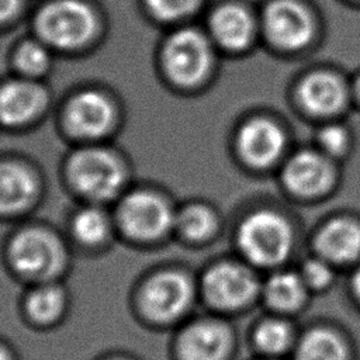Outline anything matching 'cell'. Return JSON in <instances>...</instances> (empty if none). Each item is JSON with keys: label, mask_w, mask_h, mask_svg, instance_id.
<instances>
[{"label": "cell", "mask_w": 360, "mask_h": 360, "mask_svg": "<svg viewBox=\"0 0 360 360\" xmlns=\"http://www.w3.org/2000/svg\"><path fill=\"white\" fill-rule=\"evenodd\" d=\"M198 287L179 270L149 276L132 300V312L139 325L156 332H172L194 314Z\"/></svg>", "instance_id": "cell-1"}, {"label": "cell", "mask_w": 360, "mask_h": 360, "mask_svg": "<svg viewBox=\"0 0 360 360\" xmlns=\"http://www.w3.org/2000/svg\"><path fill=\"white\" fill-rule=\"evenodd\" d=\"M170 333V360H229L233 354L235 333L221 315H193Z\"/></svg>", "instance_id": "cell-2"}, {"label": "cell", "mask_w": 360, "mask_h": 360, "mask_svg": "<svg viewBox=\"0 0 360 360\" xmlns=\"http://www.w3.org/2000/svg\"><path fill=\"white\" fill-rule=\"evenodd\" d=\"M236 242L248 262L269 267L287 259L294 236L291 225L284 217L274 211L260 210L240 222Z\"/></svg>", "instance_id": "cell-3"}, {"label": "cell", "mask_w": 360, "mask_h": 360, "mask_svg": "<svg viewBox=\"0 0 360 360\" xmlns=\"http://www.w3.org/2000/svg\"><path fill=\"white\" fill-rule=\"evenodd\" d=\"M257 290L259 284L248 267L224 262L205 270L198 285V297L210 312L224 316L245 309Z\"/></svg>", "instance_id": "cell-4"}, {"label": "cell", "mask_w": 360, "mask_h": 360, "mask_svg": "<svg viewBox=\"0 0 360 360\" xmlns=\"http://www.w3.org/2000/svg\"><path fill=\"white\" fill-rule=\"evenodd\" d=\"M8 260L13 271L31 284L56 281L63 264L58 240L44 229H25L11 242Z\"/></svg>", "instance_id": "cell-5"}, {"label": "cell", "mask_w": 360, "mask_h": 360, "mask_svg": "<svg viewBox=\"0 0 360 360\" xmlns=\"http://www.w3.org/2000/svg\"><path fill=\"white\" fill-rule=\"evenodd\" d=\"M37 30L44 42L59 49H76L91 38L96 18L79 0H55L38 13Z\"/></svg>", "instance_id": "cell-6"}, {"label": "cell", "mask_w": 360, "mask_h": 360, "mask_svg": "<svg viewBox=\"0 0 360 360\" xmlns=\"http://www.w3.org/2000/svg\"><path fill=\"white\" fill-rule=\"evenodd\" d=\"M69 179L83 195L105 201L121 190L124 170L120 160L107 149L87 148L72 156Z\"/></svg>", "instance_id": "cell-7"}, {"label": "cell", "mask_w": 360, "mask_h": 360, "mask_svg": "<svg viewBox=\"0 0 360 360\" xmlns=\"http://www.w3.org/2000/svg\"><path fill=\"white\" fill-rule=\"evenodd\" d=\"M212 53L207 38L195 30H180L166 42L163 63L170 79L191 86L204 79L210 70Z\"/></svg>", "instance_id": "cell-8"}, {"label": "cell", "mask_w": 360, "mask_h": 360, "mask_svg": "<svg viewBox=\"0 0 360 360\" xmlns=\"http://www.w3.org/2000/svg\"><path fill=\"white\" fill-rule=\"evenodd\" d=\"M118 217L125 232L141 240L163 236L176 221L170 205L162 197L146 191L127 195L121 202Z\"/></svg>", "instance_id": "cell-9"}, {"label": "cell", "mask_w": 360, "mask_h": 360, "mask_svg": "<svg viewBox=\"0 0 360 360\" xmlns=\"http://www.w3.org/2000/svg\"><path fill=\"white\" fill-rule=\"evenodd\" d=\"M21 323L35 332L60 328L70 312V298L58 281L32 284L20 301Z\"/></svg>", "instance_id": "cell-10"}, {"label": "cell", "mask_w": 360, "mask_h": 360, "mask_svg": "<svg viewBox=\"0 0 360 360\" xmlns=\"http://www.w3.org/2000/svg\"><path fill=\"white\" fill-rule=\"evenodd\" d=\"M264 32L283 49H301L312 38L314 24L308 11L294 0H276L264 10Z\"/></svg>", "instance_id": "cell-11"}, {"label": "cell", "mask_w": 360, "mask_h": 360, "mask_svg": "<svg viewBox=\"0 0 360 360\" xmlns=\"http://www.w3.org/2000/svg\"><path fill=\"white\" fill-rule=\"evenodd\" d=\"M114 121V108L110 100L98 91H82L75 96L66 108V125L70 132L82 138L104 135Z\"/></svg>", "instance_id": "cell-12"}, {"label": "cell", "mask_w": 360, "mask_h": 360, "mask_svg": "<svg viewBox=\"0 0 360 360\" xmlns=\"http://www.w3.org/2000/svg\"><path fill=\"white\" fill-rule=\"evenodd\" d=\"M238 149L242 158L255 166L274 162L284 148V134L267 118L248 121L238 134Z\"/></svg>", "instance_id": "cell-13"}, {"label": "cell", "mask_w": 360, "mask_h": 360, "mask_svg": "<svg viewBox=\"0 0 360 360\" xmlns=\"http://www.w3.org/2000/svg\"><path fill=\"white\" fill-rule=\"evenodd\" d=\"M332 170L325 156L312 150H301L290 158L283 170V180L297 195L311 197L328 188Z\"/></svg>", "instance_id": "cell-14"}, {"label": "cell", "mask_w": 360, "mask_h": 360, "mask_svg": "<svg viewBox=\"0 0 360 360\" xmlns=\"http://www.w3.org/2000/svg\"><path fill=\"white\" fill-rule=\"evenodd\" d=\"M45 103L44 90L30 80H10L0 86V121L20 125L37 115Z\"/></svg>", "instance_id": "cell-15"}, {"label": "cell", "mask_w": 360, "mask_h": 360, "mask_svg": "<svg viewBox=\"0 0 360 360\" xmlns=\"http://www.w3.org/2000/svg\"><path fill=\"white\" fill-rule=\"evenodd\" d=\"M315 248L326 262H352L360 255V226L346 218L332 219L316 235Z\"/></svg>", "instance_id": "cell-16"}, {"label": "cell", "mask_w": 360, "mask_h": 360, "mask_svg": "<svg viewBox=\"0 0 360 360\" xmlns=\"http://www.w3.org/2000/svg\"><path fill=\"white\" fill-rule=\"evenodd\" d=\"M302 105L312 114L329 115L339 111L346 98L342 80L329 72H315L307 76L298 89Z\"/></svg>", "instance_id": "cell-17"}, {"label": "cell", "mask_w": 360, "mask_h": 360, "mask_svg": "<svg viewBox=\"0 0 360 360\" xmlns=\"http://www.w3.org/2000/svg\"><path fill=\"white\" fill-rule=\"evenodd\" d=\"M214 39L229 51L246 48L253 35L250 14L238 4H225L215 10L210 20Z\"/></svg>", "instance_id": "cell-18"}, {"label": "cell", "mask_w": 360, "mask_h": 360, "mask_svg": "<svg viewBox=\"0 0 360 360\" xmlns=\"http://www.w3.org/2000/svg\"><path fill=\"white\" fill-rule=\"evenodd\" d=\"M35 180L30 170L14 162L0 163V211H18L30 204Z\"/></svg>", "instance_id": "cell-19"}, {"label": "cell", "mask_w": 360, "mask_h": 360, "mask_svg": "<svg viewBox=\"0 0 360 360\" xmlns=\"http://www.w3.org/2000/svg\"><path fill=\"white\" fill-rule=\"evenodd\" d=\"M307 290L300 273L278 271L267 278L263 285V297L267 305L273 309L290 312L301 307Z\"/></svg>", "instance_id": "cell-20"}, {"label": "cell", "mask_w": 360, "mask_h": 360, "mask_svg": "<svg viewBox=\"0 0 360 360\" xmlns=\"http://www.w3.org/2000/svg\"><path fill=\"white\" fill-rule=\"evenodd\" d=\"M294 347L295 360H349V350L340 336L323 328L307 332Z\"/></svg>", "instance_id": "cell-21"}, {"label": "cell", "mask_w": 360, "mask_h": 360, "mask_svg": "<svg viewBox=\"0 0 360 360\" xmlns=\"http://www.w3.org/2000/svg\"><path fill=\"white\" fill-rule=\"evenodd\" d=\"M256 347L266 356H278L295 346V333L290 322L280 318L263 319L253 332Z\"/></svg>", "instance_id": "cell-22"}, {"label": "cell", "mask_w": 360, "mask_h": 360, "mask_svg": "<svg viewBox=\"0 0 360 360\" xmlns=\"http://www.w3.org/2000/svg\"><path fill=\"white\" fill-rule=\"evenodd\" d=\"M177 224L183 236L190 240H201L208 238L215 228V217L212 211L204 205H188L179 217Z\"/></svg>", "instance_id": "cell-23"}, {"label": "cell", "mask_w": 360, "mask_h": 360, "mask_svg": "<svg viewBox=\"0 0 360 360\" xmlns=\"http://www.w3.org/2000/svg\"><path fill=\"white\" fill-rule=\"evenodd\" d=\"M75 236L87 245H96L105 239L108 233V221L97 208H84L76 214L72 222Z\"/></svg>", "instance_id": "cell-24"}, {"label": "cell", "mask_w": 360, "mask_h": 360, "mask_svg": "<svg viewBox=\"0 0 360 360\" xmlns=\"http://www.w3.org/2000/svg\"><path fill=\"white\" fill-rule=\"evenodd\" d=\"M51 62V56L48 49L34 41H28L22 44L15 53V65L17 68L27 76H38L44 73Z\"/></svg>", "instance_id": "cell-25"}, {"label": "cell", "mask_w": 360, "mask_h": 360, "mask_svg": "<svg viewBox=\"0 0 360 360\" xmlns=\"http://www.w3.org/2000/svg\"><path fill=\"white\" fill-rule=\"evenodd\" d=\"M300 276L307 285V288L321 290L330 284L333 278L332 269L329 266V262L325 259H309L307 260L300 271Z\"/></svg>", "instance_id": "cell-26"}, {"label": "cell", "mask_w": 360, "mask_h": 360, "mask_svg": "<svg viewBox=\"0 0 360 360\" xmlns=\"http://www.w3.org/2000/svg\"><path fill=\"white\" fill-rule=\"evenodd\" d=\"M198 0H146L149 10L162 20H177L191 13Z\"/></svg>", "instance_id": "cell-27"}, {"label": "cell", "mask_w": 360, "mask_h": 360, "mask_svg": "<svg viewBox=\"0 0 360 360\" xmlns=\"http://www.w3.org/2000/svg\"><path fill=\"white\" fill-rule=\"evenodd\" d=\"M318 142L326 155L339 156L349 145V135L343 127L333 124L322 128L318 135Z\"/></svg>", "instance_id": "cell-28"}, {"label": "cell", "mask_w": 360, "mask_h": 360, "mask_svg": "<svg viewBox=\"0 0 360 360\" xmlns=\"http://www.w3.org/2000/svg\"><path fill=\"white\" fill-rule=\"evenodd\" d=\"M93 360H142V359H139L136 354H134L131 352L114 349V350H107V352L100 353Z\"/></svg>", "instance_id": "cell-29"}, {"label": "cell", "mask_w": 360, "mask_h": 360, "mask_svg": "<svg viewBox=\"0 0 360 360\" xmlns=\"http://www.w3.org/2000/svg\"><path fill=\"white\" fill-rule=\"evenodd\" d=\"M0 360H21L13 343L3 336H0Z\"/></svg>", "instance_id": "cell-30"}, {"label": "cell", "mask_w": 360, "mask_h": 360, "mask_svg": "<svg viewBox=\"0 0 360 360\" xmlns=\"http://www.w3.org/2000/svg\"><path fill=\"white\" fill-rule=\"evenodd\" d=\"M20 6V0H0V22L8 20Z\"/></svg>", "instance_id": "cell-31"}, {"label": "cell", "mask_w": 360, "mask_h": 360, "mask_svg": "<svg viewBox=\"0 0 360 360\" xmlns=\"http://www.w3.org/2000/svg\"><path fill=\"white\" fill-rule=\"evenodd\" d=\"M352 291L360 302V267L354 271V274L352 277Z\"/></svg>", "instance_id": "cell-32"}, {"label": "cell", "mask_w": 360, "mask_h": 360, "mask_svg": "<svg viewBox=\"0 0 360 360\" xmlns=\"http://www.w3.org/2000/svg\"><path fill=\"white\" fill-rule=\"evenodd\" d=\"M354 90H356L357 98L360 100V76H359V79H357V82H356V84H354Z\"/></svg>", "instance_id": "cell-33"}, {"label": "cell", "mask_w": 360, "mask_h": 360, "mask_svg": "<svg viewBox=\"0 0 360 360\" xmlns=\"http://www.w3.org/2000/svg\"><path fill=\"white\" fill-rule=\"evenodd\" d=\"M266 360H267V359H266Z\"/></svg>", "instance_id": "cell-34"}]
</instances>
